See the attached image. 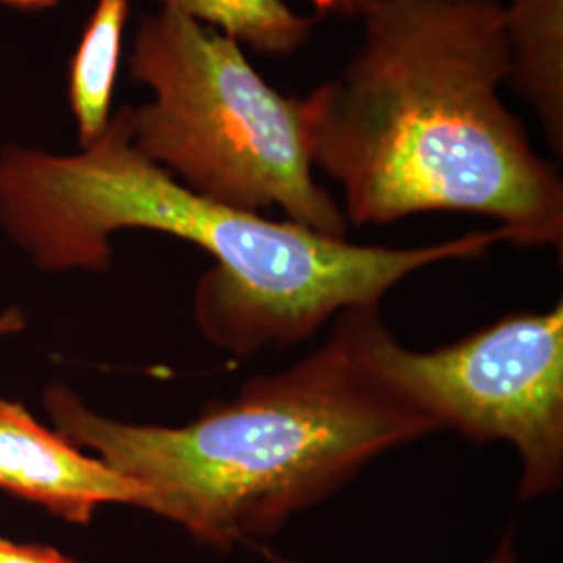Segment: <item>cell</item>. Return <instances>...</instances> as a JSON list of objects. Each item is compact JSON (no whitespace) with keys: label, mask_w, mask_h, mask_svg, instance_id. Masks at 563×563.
I'll return each instance as SVG.
<instances>
[{"label":"cell","mask_w":563,"mask_h":563,"mask_svg":"<svg viewBox=\"0 0 563 563\" xmlns=\"http://www.w3.org/2000/svg\"><path fill=\"white\" fill-rule=\"evenodd\" d=\"M362 20L355 57L305 97L313 167L341 184L346 222L462 211L562 251V176L499 95L501 0H372Z\"/></svg>","instance_id":"obj_1"},{"label":"cell","mask_w":563,"mask_h":563,"mask_svg":"<svg viewBox=\"0 0 563 563\" xmlns=\"http://www.w3.org/2000/svg\"><path fill=\"white\" fill-rule=\"evenodd\" d=\"M0 225L46 274L107 272L121 230L197 244L216 265L197 286L195 320L236 357L305 341L349 307L380 305L418 269L483 257L505 241L495 228L409 249L353 244L207 199L134 146L130 107L76 155L4 146Z\"/></svg>","instance_id":"obj_2"},{"label":"cell","mask_w":563,"mask_h":563,"mask_svg":"<svg viewBox=\"0 0 563 563\" xmlns=\"http://www.w3.org/2000/svg\"><path fill=\"white\" fill-rule=\"evenodd\" d=\"M384 330L380 305L349 307L309 357L176 428L107 418L63 384L42 405L69 443L141 484V509L232 549L274 537L386 451L439 430L384 372Z\"/></svg>","instance_id":"obj_3"},{"label":"cell","mask_w":563,"mask_h":563,"mask_svg":"<svg viewBox=\"0 0 563 563\" xmlns=\"http://www.w3.org/2000/svg\"><path fill=\"white\" fill-rule=\"evenodd\" d=\"M130 76L153 99L130 107L134 146L207 199L346 239L349 222L313 176L305 97L282 95L239 42L162 7L146 15Z\"/></svg>","instance_id":"obj_4"},{"label":"cell","mask_w":563,"mask_h":563,"mask_svg":"<svg viewBox=\"0 0 563 563\" xmlns=\"http://www.w3.org/2000/svg\"><path fill=\"white\" fill-rule=\"evenodd\" d=\"M378 360L388 378L439 430L514 444L522 462L520 497L563 483V305L516 313L462 341L418 353L386 328Z\"/></svg>","instance_id":"obj_5"},{"label":"cell","mask_w":563,"mask_h":563,"mask_svg":"<svg viewBox=\"0 0 563 563\" xmlns=\"http://www.w3.org/2000/svg\"><path fill=\"white\" fill-rule=\"evenodd\" d=\"M0 490L67 523H90L102 505L142 507L141 484L84 455L20 401L0 397Z\"/></svg>","instance_id":"obj_6"},{"label":"cell","mask_w":563,"mask_h":563,"mask_svg":"<svg viewBox=\"0 0 563 563\" xmlns=\"http://www.w3.org/2000/svg\"><path fill=\"white\" fill-rule=\"evenodd\" d=\"M511 76L543 123L549 146L563 153V0H505Z\"/></svg>","instance_id":"obj_7"},{"label":"cell","mask_w":563,"mask_h":563,"mask_svg":"<svg viewBox=\"0 0 563 563\" xmlns=\"http://www.w3.org/2000/svg\"><path fill=\"white\" fill-rule=\"evenodd\" d=\"M190 20L262 55H292L311 41L316 18L299 15L288 0H159ZM320 13L362 18L372 0H309Z\"/></svg>","instance_id":"obj_8"},{"label":"cell","mask_w":563,"mask_h":563,"mask_svg":"<svg viewBox=\"0 0 563 563\" xmlns=\"http://www.w3.org/2000/svg\"><path fill=\"white\" fill-rule=\"evenodd\" d=\"M130 0H97L69 63L67 99L80 146L101 136L111 121Z\"/></svg>","instance_id":"obj_9"},{"label":"cell","mask_w":563,"mask_h":563,"mask_svg":"<svg viewBox=\"0 0 563 563\" xmlns=\"http://www.w3.org/2000/svg\"><path fill=\"white\" fill-rule=\"evenodd\" d=\"M0 563H80L48 544L15 543L0 539Z\"/></svg>","instance_id":"obj_10"},{"label":"cell","mask_w":563,"mask_h":563,"mask_svg":"<svg viewBox=\"0 0 563 563\" xmlns=\"http://www.w3.org/2000/svg\"><path fill=\"white\" fill-rule=\"evenodd\" d=\"M23 328H25V316L20 307H9L0 311V336L20 334Z\"/></svg>","instance_id":"obj_11"},{"label":"cell","mask_w":563,"mask_h":563,"mask_svg":"<svg viewBox=\"0 0 563 563\" xmlns=\"http://www.w3.org/2000/svg\"><path fill=\"white\" fill-rule=\"evenodd\" d=\"M59 2L60 0H0V4L20 9V11H44V9L57 7Z\"/></svg>","instance_id":"obj_12"},{"label":"cell","mask_w":563,"mask_h":563,"mask_svg":"<svg viewBox=\"0 0 563 563\" xmlns=\"http://www.w3.org/2000/svg\"><path fill=\"white\" fill-rule=\"evenodd\" d=\"M269 560H274V562L278 563H295V562H286V560H280V558H272L269 555ZM488 563H520L518 560V555H516V551H514V547H511V541H509V537L504 539V543L499 544V549H497V553L490 558V562Z\"/></svg>","instance_id":"obj_13"}]
</instances>
